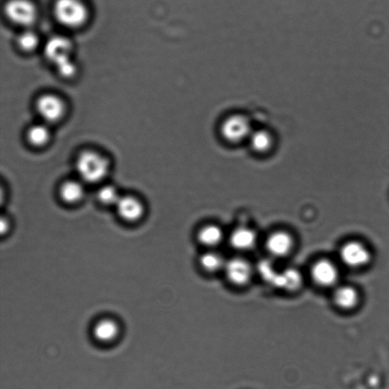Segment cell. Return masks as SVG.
Segmentation results:
<instances>
[{"instance_id": "cb8c5ba5", "label": "cell", "mask_w": 389, "mask_h": 389, "mask_svg": "<svg viewBox=\"0 0 389 389\" xmlns=\"http://www.w3.org/2000/svg\"><path fill=\"white\" fill-rule=\"evenodd\" d=\"M1 227L2 233H4L5 231H7V229H8V221H7V220L2 219Z\"/></svg>"}, {"instance_id": "9c48e42d", "label": "cell", "mask_w": 389, "mask_h": 389, "mask_svg": "<svg viewBox=\"0 0 389 389\" xmlns=\"http://www.w3.org/2000/svg\"><path fill=\"white\" fill-rule=\"evenodd\" d=\"M225 271L227 279L236 286H245L253 277L250 263L242 258H234L226 262Z\"/></svg>"}, {"instance_id": "8fae6325", "label": "cell", "mask_w": 389, "mask_h": 389, "mask_svg": "<svg viewBox=\"0 0 389 389\" xmlns=\"http://www.w3.org/2000/svg\"><path fill=\"white\" fill-rule=\"evenodd\" d=\"M333 302L340 310L351 311L357 308L360 294L357 288L351 286H338L333 292Z\"/></svg>"}, {"instance_id": "ffe728a7", "label": "cell", "mask_w": 389, "mask_h": 389, "mask_svg": "<svg viewBox=\"0 0 389 389\" xmlns=\"http://www.w3.org/2000/svg\"><path fill=\"white\" fill-rule=\"evenodd\" d=\"M199 264L205 272L215 273L222 268L225 269L226 262L223 256L215 252H207L201 255Z\"/></svg>"}, {"instance_id": "30bf717a", "label": "cell", "mask_w": 389, "mask_h": 389, "mask_svg": "<svg viewBox=\"0 0 389 389\" xmlns=\"http://www.w3.org/2000/svg\"><path fill=\"white\" fill-rule=\"evenodd\" d=\"M266 246L268 252L273 257L284 258L293 250L294 240L288 232L277 231L268 236Z\"/></svg>"}, {"instance_id": "44dd1931", "label": "cell", "mask_w": 389, "mask_h": 389, "mask_svg": "<svg viewBox=\"0 0 389 389\" xmlns=\"http://www.w3.org/2000/svg\"><path fill=\"white\" fill-rule=\"evenodd\" d=\"M101 203L106 205H114L119 201L121 196L114 186H104L97 194Z\"/></svg>"}, {"instance_id": "4fadbf2b", "label": "cell", "mask_w": 389, "mask_h": 389, "mask_svg": "<svg viewBox=\"0 0 389 389\" xmlns=\"http://www.w3.org/2000/svg\"><path fill=\"white\" fill-rule=\"evenodd\" d=\"M257 234L253 229L247 227L236 228L230 236V244L238 251H249L257 243Z\"/></svg>"}, {"instance_id": "8992f818", "label": "cell", "mask_w": 389, "mask_h": 389, "mask_svg": "<svg viewBox=\"0 0 389 389\" xmlns=\"http://www.w3.org/2000/svg\"><path fill=\"white\" fill-rule=\"evenodd\" d=\"M5 13L14 24L29 26L37 18V10L29 0H10L5 6Z\"/></svg>"}, {"instance_id": "ba28073f", "label": "cell", "mask_w": 389, "mask_h": 389, "mask_svg": "<svg viewBox=\"0 0 389 389\" xmlns=\"http://www.w3.org/2000/svg\"><path fill=\"white\" fill-rule=\"evenodd\" d=\"M36 108L41 119L48 125L59 122L66 112L64 101L53 94L40 96L37 101Z\"/></svg>"}, {"instance_id": "3957f363", "label": "cell", "mask_w": 389, "mask_h": 389, "mask_svg": "<svg viewBox=\"0 0 389 389\" xmlns=\"http://www.w3.org/2000/svg\"><path fill=\"white\" fill-rule=\"evenodd\" d=\"M54 15L62 25L76 29L86 23L88 11L81 0H57Z\"/></svg>"}, {"instance_id": "9a60e30c", "label": "cell", "mask_w": 389, "mask_h": 389, "mask_svg": "<svg viewBox=\"0 0 389 389\" xmlns=\"http://www.w3.org/2000/svg\"><path fill=\"white\" fill-rule=\"evenodd\" d=\"M248 141L250 148L257 154L260 155L268 153L274 145L273 136L265 129L253 130Z\"/></svg>"}, {"instance_id": "7c38bea8", "label": "cell", "mask_w": 389, "mask_h": 389, "mask_svg": "<svg viewBox=\"0 0 389 389\" xmlns=\"http://www.w3.org/2000/svg\"><path fill=\"white\" fill-rule=\"evenodd\" d=\"M115 207L119 216L129 222H135L141 219L145 210L140 200L128 196L121 197Z\"/></svg>"}, {"instance_id": "ac0fdd59", "label": "cell", "mask_w": 389, "mask_h": 389, "mask_svg": "<svg viewBox=\"0 0 389 389\" xmlns=\"http://www.w3.org/2000/svg\"><path fill=\"white\" fill-rule=\"evenodd\" d=\"M85 190L82 184L77 180H68L62 185L60 197L69 204L77 203L84 197Z\"/></svg>"}, {"instance_id": "2e32d148", "label": "cell", "mask_w": 389, "mask_h": 389, "mask_svg": "<svg viewBox=\"0 0 389 389\" xmlns=\"http://www.w3.org/2000/svg\"><path fill=\"white\" fill-rule=\"evenodd\" d=\"M224 237L223 230L215 225H208L201 227L197 234V238L201 244L210 248L220 245Z\"/></svg>"}, {"instance_id": "d6986e66", "label": "cell", "mask_w": 389, "mask_h": 389, "mask_svg": "<svg viewBox=\"0 0 389 389\" xmlns=\"http://www.w3.org/2000/svg\"><path fill=\"white\" fill-rule=\"evenodd\" d=\"M27 140L36 147H42L51 138V131L45 123L34 125L27 134Z\"/></svg>"}, {"instance_id": "5bb4252c", "label": "cell", "mask_w": 389, "mask_h": 389, "mask_svg": "<svg viewBox=\"0 0 389 389\" xmlns=\"http://www.w3.org/2000/svg\"><path fill=\"white\" fill-rule=\"evenodd\" d=\"M302 284L303 277L301 273L297 269L290 268L277 273L273 286L288 291H294L300 288Z\"/></svg>"}, {"instance_id": "7a4b0ae2", "label": "cell", "mask_w": 389, "mask_h": 389, "mask_svg": "<svg viewBox=\"0 0 389 389\" xmlns=\"http://www.w3.org/2000/svg\"><path fill=\"white\" fill-rule=\"evenodd\" d=\"M76 170L83 182L97 184L107 177L110 171L108 159L95 151H85L76 160Z\"/></svg>"}, {"instance_id": "603a6c76", "label": "cell", "mask_w": 389, "mask_h": 389, "mask_svg": "<svg viewBox=\"0 0 389 389\" xmlns=\"http://www.w3.org/2000/svg\"><path fill=\"white\" fill-rule=\"evenodd\" d=\"M259 272L264 280L273 286V284L277 275L273 265L268 260H262L259 264Z\"/></svg>"}, {"instance_id": "7402d4cb", "label": "cell", "mask_w": 389, "mask_h": 389, "mask_svg": "<svg viewBox=\"0 0 389 389\" xmlns=\"http://www.w3.org/2000/svg\"><path fill=\"white\" fill-rule=\"evenodd\" d=\"M38 43L39 40L36 34L30 31L24 32L18 38L19 47L27 52L36 50Z\"/></svg>"}, {"instance_id": "52a82bcc", "label": "cell", "mask_w": 389, "mask_h": 389, "mask_svg": "<svg viewBox=\"0 0 389 389\" xmlns=\"http://www.w3.org/2000/svg\"><path fill=\"white\" fill-rule=\"evenodd\" d=\"M311 277L318 286L335 289L338 286L340 271L334 262L322 259L312 265Z\"/></svg>"}, {"instance_id": "5b68a950", "label": "cell", "mask_w": 389, "mask_h": 389, "mask_svg": "<svg viewBox=\"0 0 389 389\" xmlns=\"http://www.w3.org/2000/svg\"><path fill=\"white\" fill-rule=\"evenodd\" d=\"M221 135L231 144L248 140L253 130L249 118L242 114H234L226 118L221 125Z\"/></svg>"}, {"instance_id": "277c9868", "label": "cell", "mask_w": 389, "mask_h": 389, "mask_svg": "<svg viewBox=\"0 0 389 389\" xmlns=\"http://www.w3.org/2000/svg\"><path fill=\"white\" fill-rule=\"evenodd\" d=\"M340 262L352 269L363 268L369 265L373 253L369 246L360 240H350L343 243L340 248Z\"/></svg>"}, {"instance_id": "e0dca14e", "label": "cell", "mask_w": 389, "mask_h": 389, "mask_svg": "<svg viewBox=\"0 0 389 389\" xmlns=\"http://www.w3.org/2000/svg\"><path fill=\"white\" fill-rule=\"evenodd\" d=\"M93 333L95 338L99 342L109 343L113 342L117 337L119 327L114 321L103 319L96 324Z\"/></svg>"}, {"instance_id": "6da1fadb", "label": "cell", "mask_w": 389, "mask_h": 389, "mask_svg": "<svg viewBox=\"0 0 389 389\" xmlns=\"http://www.w3.org/2000/svg\"><path fill=\"white\" fill-rule=\"evenodd\" d=\"M72 49L71 41L62 36L49 39L45 46L46 58L64 78H71L76 73L75 64L71 59Z\"/></svg>"}]
</instances>
